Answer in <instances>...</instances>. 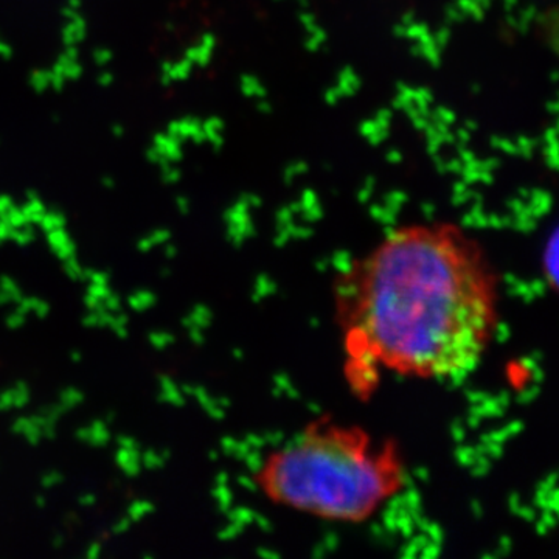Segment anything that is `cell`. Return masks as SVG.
<instances>
[{"label": "cell", "instance_id": "1", "mask_svg": "<svg viewBox=\"0 0 559 559\" xmlns=\"http://www.w3.org/2000/svg\"><path fill=\"white\" fill-rule=\"evenodd\" d=\"M334 301L353 364L415 380L476 369L498 323L487 263L448 230L389 227L380 248L348 261Z\"/></svg>", "mask_w": 559, "mask_h": 559}, {"label": "cell", "instance_id": "2", "mask_svg": "<svg viewBox=\"0 0 559 559\" xmlns=\"http://www.w3.org/2000/svg\"><path fill=\"white\" fill-rule=\"evenodd\" d=\"M253 484L282 509L337 524L377 516L407 485L399 448L358 426H308L260 460Z\"/></svg>", "mask_w": 559, "mask_h": 559}, {"label": "cell", "instance_id": "3", "mask_svg": "<svg viewBox=\"0 0 559 559\" xmlns=\"http://www.w3.org/2000/svg\"><path fill=\"white\" fill-rule=\"evenodd\" d=\"M536 35L559 62V2L540 11L536 20Z\"/></svg>", "mask_w": 559, "mask_h": 559}, {"label": "cell", "instance_id": "4", "mask_svg": "<svg viewBox=\"0 0 559 559\" xmlns=\"http://www.w3.org/2000/svg\"><path fill=\"white\" fill-rule=\"evenodd\" d=\"M76 440L92 448L108 447L110 439L109 425L105 419H95L90 426H81L75 432Z\"/></svg>", "mask_w": 559, "mask_h": 559}, {"label": "cell", "instance_id": "5", "mask_svg": "<svg viewBox=\"0 0 559 559\" xmlns=\"http://www.w3.org/2000/svg\"><path fill=\"white\" fill-rule=\"evenodd\" d=\"M11 430L27 441L28 444H32V447H38L40 441L44 440L43 429H40L38 415L36 414L31 415V417L14 419Z\"/></svg>", "mask_w": 559, "mask_h": 559}, {"label": "cell", "instance_id": "6", "mask_svg": "<svg viewBox=\"0 0 559 559\" xmlns=\"http://www.w3.org/2000/svg\"><path fill=\"white\" fill-rule=\"evenodd\" d=\"M47 242H49L50 250L58 260L64 261L75 257V242L72 241V238H70V235L64 229L49 231L47 234Z\"/></svg>", "mask_w": 559, "mask_h": 559}, {"label": "cell", "instance_id": "7", "mask_svg": "<svg viewBox=\"0 0 559 559\" xmlns=\"http://www.w3.org/2000/svg\"><path fill=\"white\" fill-rule=\"evenodd\" d=\"M116 463L124 476L134 479L142 471V460H140V450H128V448L117 447Z\"/></svg>", "mask_w": 559, "mask_h": 559}, {"label": "cell", "instance_id": "8", "mask_svg": "<svg viewBox=\"0 0 559 559\" xmlns=\"http://www.w3.org/2000/svg\"><path fill=\"white\" fill-rule=\"evenodd\" d=\"M24 293L16 280L10 275H0V307L20 304Z\"/></svg>", "mask_w": 559, "mask_h": 559}, {"label": "cell", "instance_id": "9", "mask_svg": "<svg viewBox=\"0 0 559 559\" xmlns=\"http://www.w3.org/2000/svg\"><path fill=\"white\" fill-rule=\"evenodd\" d=\"M112 293L109 285H100V283H90L86 289V296H84V305L87 310H98L105 305V300L108 299Z\"/></svg>", "mask_w": 559, "mask_h": 559}, {"label": "cell", "instance_id": "10", "mask_svg": "<svg viewBox=\"0 0 559 559\" xmlns=\"http://www.w3.org/2000/svg\"><path fill=\"white\" fill-rule=\"evenodd\" d=\"M17 310L24 312L25 316H36L39 319H46L50 314V305L38 297H22L20 304L16 305Z\"/></svg>", "mask_w": 559, "mask_h": 559}, {"label": "cell", "instance_id": "11", "mask_svg": "<svg viewBox=\"0 0 559 559\" xmlns=\"http://www.w3.org/2000/svg\"><path fill=\"white\" fill-rule=\"evenodd\" d=\"M337 90H340L342 97H352L360 90V79L358 73L352 68H344L337 76Z\"/></svg>", "mask_w": 559, "mask_h": 559}, {"label": "cell", "instance_id": "12", "mask_svg": "<svg viewBox=\"0 0 559 559\" xmlns=\"http://www.w3.org/2000/svg\"><path fill=\"white\" fill-rule=\"evenodd\" d=\"M127 304L134 312H145L156 304V296L146 289L134 290L128 296Z\"/></svg>", "mask_w": 559, "mask_h": 559}, {"label": "cell", "instance_id": "13", "mask_svg": "<svg viewBox=\"0 0 559 559\" xmlns=\"http://www.w3.org/2000/svg\"><path fill=\"white\" fill-rule=\"evenodd\" d=\"M240 87L246 97H266V90H264L263 84L260 83V80L257 79V76L242 75L240 80Z\"/></svg>", "mask_w": 559, "mask_h": 559}, {"label": "cell", "instance_id": "14", "mask_svg": "<svg viewBox=\"0 0 559 559\" xmlns=\"http://www.w3.org/2000/svg\"><path fill=\"white\" fill-rule=\"evenodd\" d=\"M84 401V393L81 392L80 389L76 388H66L60 392V396H58V403L64 407L66 412L73 411L75 407H79L81 403Z\"/></svg>", "mask_w": 559, "mask_h": 559}, {"label": "cell", "instance_id": "15", "mask_svg": "<svg viewBox=\"0 0 559 559\" xmlns=\"http://www.w3.org/2000/svg\"><path fill=\"white\" fill-rule=\"evenodd\" d=\"M154 507L150 500L145 499H135L132 500L130 507H128L127 516L130 518L132 524L134 522L142 521L143 518L148 516L150 513H153Z\"/></svg>", "mask_w": 559, "mask_h": 559}, {"label": "cell", "instance_id": "16", "mask_svg": "<svg viewBox=\"0 0 559 559\" xmlns=\"http://www.w3.org/2000/svg\"><path fill=\"white\" fill-rule=\"evenodd\" d=\"M14 395V409H24L28 406L32 400L31 388L27 382L17 381L16 384L11 385Z\"/></svg>", "mask_w": 559, "mask_h": 559}, {"label": "cell", "instance_id": "17", "mask_svg": "<svg viewBox=\"0 0 559 559\" xmlns=\"http://www.w3.org/2000/svg\"><path fill=\"white\" fill-rule=\"evenodd\" d=\"M109 330L112 331L119 340H127L128 334H130V318L121 311L116 312L112 322H110Z\"/></svg>", "mask_w": 559, "mask_h": 559}, {"label": "cell", "instance_id": "18", "mask_svg": "<svg viewBox=\"0 0 559 559\" xmlns=\"http://www.w3.org/2000/svg\"><path fill=\"white\" fill-rule=\"evenodd\" d=\"M62 271H64V274L68 275L70 280H73V282H84V278H86V270L81 266L80 261L76 260L75 257L62 261Z\"/></svg>", "mask_w": 559, "mask_h": 559}, {"label": "cell", "instance_id": "19", "mask_svg": "<svg viewBox=\"0 0 559 559\" xmlns=\"http://www.w3.org/2000/svg\"><path fill=\"white\" fill-rule=\"evenodd\" d=\"M39 226L43 227V230L46 231V234H49V231L64 229L66 219L61 213L46 212V215L40 219Z\"/></svg>", "mask_w": 559, "mask_h": 559}, {"label": "cell", "instance_id": "20", "mask_svg": "<svg viewBox=\"0 0 559 559\" xmlns=\"http://www.w3.org/2000/svg\"><path fill=\"white\" fill-rule=\"evenodd\" d=\"M33 240H35V230H33L32 224H25V226L17 227V229L11 231L10 241L16 242L21 248L31 245Z\"/></svg>", "mask_w": 559, "mask_h": 559}, {"label": "cell", "instance_id": "21", "mask_svg": "<svg viewBox=\"0 0 559 559\" xmlns=\"http://www.w3.org/2000/svg\"><path fill=\"white\" fill-rule=\"evenodd\" d=\"M396 91H399V95L393 98V108L404 110L414 102V90L407 84L399 83L396 84Z\"/></svg>", "mask_w": 559, "mask_h": 559}, {"label": "cell", "instance_id": "22", "mask_svg": "<svg viewBox=\"0 0 559 559\" xmlns=\"http://www.w3.org/2000/svg\"><path fill=\"white\" fill-rule=\"evenodd\" d=\"M308 33H310V35H308L307 40H305V47H307L308 51H318L326 40L325 31L318 25V27L312 28V31Z\"/></svg>", "mask_w": 559, "mask_h": 559}, {"label": "cell", "instance_id": "23", "mask_svg": "<svg viewBox=\"0 0 559 559\" xmlns=\"http://www.w3.org/2000/svg\"><path fill=\"white\" fill-rule=\"evenodd\" d=\"M421 57L425 58L426 61L430 62L433 68H439L441 61V49L436 43L426 44V46H421Z\"/></svg>", "mask_w": 559, "mask_h": 559}, {"label": "cell", "instance_id": "24", "mask_svg": "<svg viewBox=\"0 0 559 559\" xmlns=\"http://www.w3.org/2000/svg\"><path fill=\"white\" fill-rule=\"evenodd\" d=\"M62 481H64V476H62L60 471H47V473L40 477V485L46 489L57 488Z\"/></svg>", "mask_w": 559, "mask_h": 559}, {"label": "cell", "instance_id": "25", "mask_svg": "<svg viewBox=\"0 0 559 559\" xmlns=\"http://www.w3.org/2000/svg\"><path fill=\"white\" fill-rule=\"evenodd\" d=\"M25 322H27V316L17 310V308L11 311L5 318V325L9 326L10 330H20L25 325Z\"/></svg>", "mask_w": 559, "mask_h": 559}, {"label": "cell", "instance_id": "26", "mask_svg": "<svg viewBox=\"0 0 559 559\" xmlns=\"http://www.w3.org/2000/svg\"><path fill=\"white\" fill-rule=\"evenodd\" d=\"M307 171H308L307 162L299 160V162H294V164L288 165V167H286V170H285V173H283V175H285L286 182H290V180L296 178V176L305 175V173H307Z\"/></svg>", "mask_w": 559, "mask_h": 559}, {"label": "cell", "instance_id": "27", "mask_svg": "<svg viewBox=\"0 0 559 559\" xmlns=\"http://www.w3.org/2000/svg\"><path fill=\"white\" fill-rule=\"evenodd\" d=\"M140 460H142V466L146 469H156L159 468L162 459L157 455V452L153 450L142 452L140 454Z\"/></svg>", "mask_w": 559, "mask_h": 559}, {"label": "cell", "instance_id": "28", "mask_svg": "<svg viewBox=\"0 0 559 559\" xmlns=\"http://www.w3.org/2000/svg\"><path fill=\"white\" fill-rule=\"evenodd\" d=\"M84 282L100 283V285H110L109 272L86 270Z\"/></svg>", "mask_w": 559, "mask_h": 559}, {"label": "cell", "instance_id": "29", "mask_svg": "<svg viewBox=\"0 0 559 559\" xmlns=\"http://www.w3.org/2000/svg\"><path fill=\"white\" fill-rule=\"evenodd\" d=\"M430 116L433 120L441 121V123L452 124L455 121V114L451 109L443 108V106L433 110Z\"/></svg>", "mask_w": 559, "mask_h": 559}, {"label": "cell", "instance_id": "30", "mask_svg": "<svg viewBox=\"0 0 559 559\" xmlns=\"http://www.w3.org/2000/svg\"><path fill=\"white\" fill-rule=\"evenodd\" d=\"M429 32L428 25L418 24V22H412L411 25H407L406 38L418 40L423 35Z\"/></svg>", "mask_w": 559, "mask_h": 559}, {"label": "cell", "instance_id": "31", "mask_svg": "<svg viewBox=\"0 0 559 559\" xmlns=\"http://www.w3.org/2000/svg\"><path fill=\"white\" fill-rule=\"evenodd\" d=\"M14 409L13 389L9 388L0 392V412H10Z\"/></svg>", "mask_w": 559, "mask_h": 559}, {"label": "cell", "instance_id": "32", "mask_svg": "<svg viewBox=\"0 0 559 559\" xmlns=\"http://www.w3.org/2000/svg\"><path fill=\"white\" fill-rule=\"evenodd\" d=\"M131 525L132 521L130 520V518H120L119 521L114 522L112 527H110V533H112V535L116 536L124 535V533L130 532Z\"/></svg>", "mask_w": 559, "mask_h": 559}, {"label": "cell", "instance_id": "33", "mask_svg": "<svg viewBox=\"0 0 559 559\" xmlns=\"http://www.w3.org/2000/svg\"><path fill=\"white\" fill-rule=\"evenodd\" d=\"M83 326L86 329H100V314H98V310H90L84 314L83 320H81Z\"/></svg>", "mask_w": 559, "mask_h": 559}, {"label": "cell", "instance_id": "34", "mask_svg": "<svg viewBox=\"0 0 559 559\" xmlns=\"http://www.w3.org/2000/svg\"><path fill=\"white\" fill-rule=\"evenodd\" d=\"M103 307L110 312H120L121 307H123V300H121L119 294L114 293L112 290L108 299L105 300V305H103Z\"/></svg>", "mask_w": 559, "mask_h": 559}, {"label": "cell", "instance_id": "35", "mask_svg": "<svg viewBox=\"0 0 559 559\" xmlns=\"http://www.w3.org/2000/svg\"><path fill=\"white\" fill-rule=\"evenodd\" d=\"M450 28L441 27L440 31H437L436 35H433V43H436L437 46L440 47V49H443V47L447 46L448 43H450Z\"/></svg>", "mask_w": 559, "mask_h": 559}, {"label": "cell", "instance_id": "36", "mask_svg": "<svg viewBox=\"0 0 559 559\" xmlns=\"http://www.w3.org/2000/svg\"><path fill=\"white\" fill-rule=\"evenodd\" d=\"M299 21L308 32H311L312 28L318 27V22H316L314 14L310 13V11H301L299 14Z\"/></svg>", "mask_w": 559, "mask_h": 559}, {"label": "cell", "instance_id": "37", "mask_svg": "<svg viewBox=\"0 0 559 559\" xmlns=\"http://www.w3.org/2000/svg\"><path fill=\"white\" fill-rule=\"evenodd\" d=\"M374 121L380 124L381 128H390V120H392V110L390 109H380L374 116Z\"/></svg>", "mask_w": 559, "mask_h": 559}, {"label": "cell", "instance_id": "38", "mask_svg": "<svg viewBox=\"0 0 559 559\" xmlns=\"http://www.w3.org/2000/svg\"><path fill=\"white\" fill-rule=\"evenodd\" d=\"M389 130L388 128H378L377 131L373 132V134H370L367 140L371 143V145H380V143L384 142L385 139H388Z\"/></svg>", "mask_w": 559, "mask_h": 559}, {"label": "cell", "instance_id": "39", "mask_svg": "<svg viewBox=\"0 0 559 559\" xmlns=\"http://www.w3.org/2000/svg\"><path fill=\"white\" fill-rule=\"evenodd\" d=\"M380 128V124L377 123L374 120H364L362 123H360L359 131L360 134L364 135V138H369L370 134H373L374 131Z\"/></svg>", "mask_w": 559, "mask_h": 559}, {"label": "cell", "instance_id": "40", "mask_svg": "<svg viewBox=\"0 0 559 559\" xmlns=\"http://www.w3.org/2000/svg\"><path fill=\"white\" fill-rule=\"evenodd\" d=\"M117 447L128 448V450H139L138 440L131 436H120L119 439H117Z\"/></svg>", "mask_w": 559, "mask_h": 559}, {"label": "cell", "instance_id": "41", "mask_svg": "<svg viewBox=\"0 0 559 559\" xmlns=\"http://www.w3.org/2000/svg\"><path fill=\"white\" fill-rule=\"evenodd\" d=\"M103 554V546L100 543H92L87 546L86 551H84V557L90 559L100 558Z\"/></svg>", "mask_w": 559, "mask_h": 559}, {"label": "cell", "instance_id": "42", "mask_svg": "<svg viewBox=\"0 0 559 559\" xmlns=\"http://www.w3.org/2000/svg\"><path fill=\"white\" fill-rule=\"evenodd\" d=\"M79 503L81 507H84V509H91V507L97 503V496H95L94 492H84V495L80 496Z\"/></svg>", "mask_w": 559, "mask_h": 559}, {"label": "cell", "instance_id": "43", "mask_svg": "<svg viewBox=\"0 0 559 559\" xmlns=\"http://www.w3.org/2000/svg\"><path fill=\"white\" fill-rule=\"evenodd\" d=\"M150 342H151V345H153V347L162 348V347H165V345H167L168 336H167V334H162V333H151Z\"/></svg>", "mask_w": 559, "mask_h": 559}, {"label": "cell", "instance_id": "44", "mask_svg": "<svg viewBox=\"0 0 559 559\" xmlns=\"http://www.w3.org/2000/svg\"><path fill=\"white\" fill-rule=\"evenodd\" d=\"M412 120V124H414L415 130L425 131L430 123L428 116H423V114H418L417 117H414Z\"/></svg>", "mask_w": 559, "mask_h": 559}, {"label": "cell", "instance_id": "45", "mask_svg": "<svg viewBox=\"0 0 559 559\" xmlns=\"http://www.w3.org/2000/svg\"><path fill=\"white\" fill-rule=\"evenodd\" d=\"M342 98V94L340 90H337L336 86L331 87V90L325 92V102L329 103V105H337Z\"/></svg>", "mask_w": 559, "mask_h": 559}, {"label": "cell", "instance_id": "46", "mask_svg": "<svg viewBox=\"0 0 559 559\" xmlns=\"http://www.w3.org/2000/svg\"><path fill=\"white\" fill-rule=\"evenodd\" d=\"M385 159L393 165L401 164V162H403V153L396 148L389 150L388 153H385Z\"/></svg>", "mask_w": 559, "mask_h": 559}, {"label": "cell", "instance_id": "47", "mask_svg": "<svg viewBox=\"0 0 559 559\" xmlns=\"http://www.w3.org/2000/svg\"><path fill=\"white\" fill-rule=\"evenodd\" d=\"M462 13H463V11L460 10L459 7H454V5L448 7V9H447L448 21H451V22L462 21V17H463Z\"/></svg>", "mask_w": 559, "mask_h": 559}, {"label": "cell", "instance_id": "48", "mask_svg": "<svg viewBox=\"0 0 559 559\" xmlns=\"http://www.w3.org/2000/svg\"><path fill=\"white\" fill-rule=\"evenodd\" d=\"M433 157V165H436L437 171L441 173V175H444V173H448V160H444L443 157H440L439 154H436Z\"/></svg>", "mask_w": 559, "mask_h": 559}, {"label": "cell", "instance_id": "49", "mask_svg": "<svg viewBox=\"0 0 559 559\" xmlns=\"http://www.w3.org/2000/svg\"><path fill=\"white\" fill-rule=\"evenodd\" d=\"M388 201L392 202V204H400V202L406 201V194L403 191H390Z\"/></svg>", "mask_w": 559, "mask_h": 559}, {"label": "cell", "instance_id": "50", "mask_svg": "<svg viewBox=\"0 0 559 559\" xmlns=\"http://www.w3.org/2000/svg\"><path fill=\"white\" fill-rule=\"evenodd\" d=\"M406 31L407 25L401 24L400 22L399 25H395V27H393V35H395L396 38L404 39L406 38Z\"/></svg>", "mask_w": 559, "mask_h": 559}, {"label": "cell", "instance_id": "51", "mask_svg": "<svg viewBox=\"0 0 559 559\" xmlns=\"http://www.w3.org/2000/svg\"><path fill=\"white\" fill-rule=\"evenodd\" d=\"M257 109H259L260 112L270 114L272 106L270 105V102L264 100V98H259V103H257Z\"/></svg>", "mask_w": 559, "mask_h": 559}, {"label": "cell", "instance_id": "52", "mask_svg": "<svg viewBox=\"0 0 559 559\" xmlns=\"http://www.w3.org/2000/svg\"><path fill=\"white\" fill-rule=\"evenodd\" d=\"M448 171L460 173L462 171V162L457 159L448 160Z\"/></svg>", "mask_w": 559, "mask_h": 559}, {"label": "cell", "instance_id": "53", "mask_svg": "<svg viewBox=\"0 0 559 559\" xmlns=\"http://www.w3.org/2000/svg\"><path fill=\"white\" fill-rule=\"evenodd\" d=\"M412 22H415L414 11H407V13H404L403 17H401V24L411 25Z\"/></svg>", "mask_w": 559, "mask_h": 559}, {"label": "cell", "instance_id": "54", "mask_svg": "<svg viewBox=\"0 0 559 559\" xmlns=\"http://www.w3.org/2000/svg\"><path fill=\"white\" fill-rule=\"evenodd\" d=\"M51 546H53V549H61V547L64 546V538H62L60 533L53 536V539H51Z\"/></svg>", "mask_w": 559, "mask_h": 559}, {"label": "cell", "instance_id": "55", "mask_svg": "<svg viewBox=\"0 0 559 559\" xmlns=\"http://www.w3.org/2000/svg\"><path fill=\"white\" fill-rule=\"evenodd\" d=\"M70 360H72V362L80 364L81 360H83V355H81L79 349H75V352L70 353Z\"/></svg>", "mask_w": 559, "mask_h": 559}, {"label": "cell", "instance_id": "56", "mask_svg": "<svg viewBox=\"0 0 559 559\" xmlns=\"http://www.w3.org/2000/svg\"><path fill=\"white\" fill-rule=\"evenodd\" d=\"M304 201L305 202H314L316 201V194L312 190H305L304 191Z\"/></svg>", "mask_w": 559, "mask_h": 559}, {"label": "cell", "instance_id": "57", "mask_svg": "<svg viewBox=\"0 0 559 559\" xmlns=\"http://www.w3.org/2000/svg\"><path fill=\"white\" fill-rule=\"evenodd\" d=\"M423 213H425L426 218L430 219L433 216V207L432 205L425 204L423 205Z\"/></svg>", "mask_w": 559, "mask_h": 559}, {"label": "cell", "instance_id": "58", "mask_svg": "<svg viewBox=\"0 0 559 559\" xmlns=\"http://www.w3.org/2000/svg\"><path fill=\"white\" fill-rule=\"evenodd\" d=\"M455 135H457L459 142H462V143L468 142L469 135H468V132H466L465 130H459L457 134H455Z\"/></svg>", "mask_w": 559, "mask_h": 559}, {"label": "cell", "instance_id": "59", "mask_svg": "<svg viewBox=\"0 0 559 559\" xmlns=\"http://www.w3.org/2000/svg\"><path fill=\"white\" fill-rule=\"evenodd\" d=\"M35 503L38 506V509H46L47 499L44 496H36Z\"/></svg>", "mask_w": 559, "mask_h": 559}, {"label": "cell", "instance_id": "60", "mask_svg": "<svg viewBox=\"0 0 559 559\" xmlns=\"http://www.w3.org/2000/svg\"><path fill=\"white\" fill-rule=\"evenodd\" d=\"M370 193H371V190L367 189V187H364V190H360V193H359L360 201L369 200Z\"/></svg>", "mask_w": 559, "mask_h": 559}, {"label": "cell", "instance_id": "61", "mask_svg": "<svg viewBox=\"0 0 559 559\" xmlns=\"http://www.w3.org/2000/svg\"><path fill=\"white\" fill-rule=\"evenodd\" d=\"M411 53L415 55V57H421V44L415 43V46L411 49Z\"/></svg>", "mask_w": 559, "mask_h": 559}, {"label": "cell", "instance_id": "62", "mask_svg": "<svg viewBox=\"0 0 559 559\" xmlns=\"http://www.w3.org/2000/svg\"><path fill=\"white\" fill-rule=\"evenodd\" d=\"M80 518L76 516L75 513L68 514V524L69 525H75L79 524Z\"/></svg>", "mask_w": 559, "mask_h": 559}, {"label": "cell", "instance_id": "63", "mask_svg": "<svg viewBox=\"0 0 559 559\" xmlns=\"http://www.w3.org/2000/svg\"><path fill=\"white\" fill-rule=\"evenodd\" d=\"M300 2H307V0H300Z\"/></svg>", "mask_w": 559, "mask_h": 559}]
</instances>
